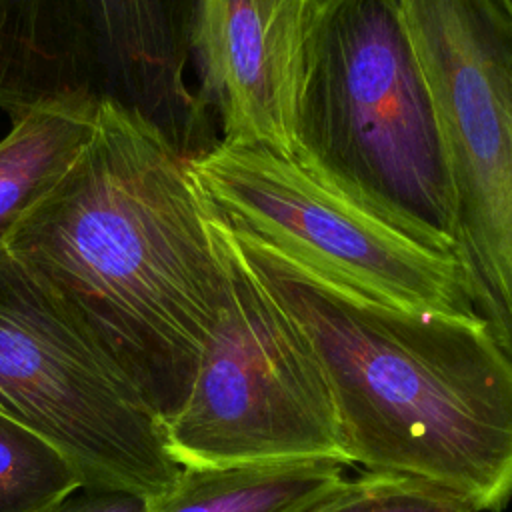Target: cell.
Instances as JSON below:
<instances>
[{"label":"cell","mask_w":512,"mask_h":512,"mask_svg":"<svg viewBox=\"0 0 512 512\" xmlns=\"http://www.w3.org/2000/svg\"><path fill=\"white\" fill-rule=\"evenodd\" d=\"M196 0H0V110L48 100L118 102L194 158L210 112L188 82Z\"/></svg>","instance_id":"cell-5"},{"label":"cell","mask_w":512,"mask_h":512,"mask_svg":"<svg viewBox=\"0 0 512 512\" xmlns=\"http://www.w3.org/2000/svg\"><path fill=\"white\" fill-rule=\"evenodd\" d=\"M314 0H196L192 58L226 144L292 160L304 42Z\"/></svg>","instance_id":"cell-9"},{"label":"cell","mask_w":512,"mask_h":512,"mask_svg":"<svg viewBox=\"0 0 512 512\" xmlns=\"http://www.w3.org/2000/svg\"><path fill=\"white\" fill-rule=\"evenodd\" d=\"M80 488L82 474L64 452L0 412V512H44Z\"/></svg>","instance_id":"cell-12"},{"label":"cell","mask_w":512,"mask_h":512,"mask_svg":"<svg viewBox=\"0 0 512 512\" xmlns=\"http://www.w3.org/2000/svg\"><path fill=\"white\" fill-rule=\"evenodd\" d=\"M300 512H476L454 492L402 474L364 472L344 478Z\"/></svg>","instance_id":"cell-13"},{"label":"cell","mask_w":512,"mask_h":512,"mask_svg":"<svg viewBox=\"0 0 512 512\" xmlns=\"http://www.w3.org/2000/svg\"><path fill=\"white\" fill-rule=\"evenodd\" d=\"M188 174L228 230L324 282L404 310L478 318L454 256L418 244L290 158L218 140L188 158Z\"/></svg>","instance_id":"cell-6"},{"label":"cell","mask_w":512,"mask_h":512,"mask_svg":"<svg viewBox=\"0 0 512 512\" xmlns=\"http://www.w3.org/2000/svg\"><path fill=\"white\" fill-rule=\"evenodd\" d=\"M442 130L456 260L512 360V22L492 0H402Z\"/></svg>","instance_id":"cell-7"},{"label":"cell","mask_w":512,"mask_h":512,"mask_svg":"<svg viewBox=\"0 0 512 512\" xmlns=\"http://www.w3.org/2000/svg\"><path fill=\"white\" fill-rule=\"evenodd\" d=\"M214 222L228 250L232 290L184 404L164 422L172 458L180 466L346 462L316 360Z\"/></svg>","instance_id":"cell-8"},{"label":"cell","mask_w":512,"mask_h":512,"mask_svg":"<svg viewBox=\"0 0 512 512\" xmlns=\"http://www.w3.org/2000/svg\"><path fill=\"white\" fill-rule=\"evenodd\" d=\"M0 412L50 440L84 488L168 492L162 418L58 296L0 246Z\"/></svg>","instance_id":"cell-4"},{"label":"cell","mask_w":512,"mask_h":512,"mask_svg":"<svg viewBox=\"0 0 512 512\" xmlns=\"http://www.w3.org/2000/svg\"><path fill=\"white\" fill-rule=\"evenodd\" d=\"M346 466L336 458L182 466L150 512H300L342 482Z\"/></svg>","instance_id":"cell-10"},{"label":"cell","mask_w":512,"mask_h":512,"mask_svg":"<svg viewBox=\"0 0 512 512\" xmlns=\"http://www.w3.org/2000/svg\"><path fill=\"white\" fill-rule=\"evenodd\" d=\"M96 110L92 100H48L10 120L0 140V246L90 140Z\"/></svg>","instance_id":"cell-11"},{"label":"cell","mask_w":512,"mask_h":512,"mask_svg":"<svg viewBox=\"0 0 512 512\" xmlns=\"http://www.w3.org/2000/svg\"><path fill=\"white\" fill-rule=\"evenodd\" d=\"M170 420L232 290L188 158L134 108L100 102L90 140L2 244Z\"/></svg>","instance_id":"cell-1"},{"label":"cell","mask_w":512,"mask_h":512,"mask_svg":"<svg viewBox=\"0 0 512 512\" xmlns=\"http://www.w3.org/2000/svg\"><path fill=\"white\" fill-rule=\"evenodd\" d=\"M292 160L418 244L456 258L454 190L402 0H314Z\"/></svg>","instance_id":"cell-3"},{"label":"cell","mask_w":512,"mask_h":512,"mask_svg":"<svg viewBox=\"0 0 512 512\" xmlns=\"http://www.w3.org/2000/svg\"><path fill=\"white\" fill-rule=\"evenodd\" d=\"M222 228L316 360L348 464L438 484L476 512L508 504L512 360L478 318L362 298Z\"/></svg>","instance_id":"cell-2"},{"label":"cell","mask_w":512,"mask_h":512,"mask_svg":"<svg viewBox=\"0 0 512 512\" xmlns=\"http://www.w3.org/2000/svg\"><path fill=\"white\" fill-rule=\"evenodd\" d=\"M502 12H504V16L512 22V0H492Z\"/></svg>","instance_id":"cell-15"},{"label":"cell","mask_w":512,"mask_h":512,"mask_svg":"<svg viewBox=\"0 0 512 512\" xmlns=\"http://www.w3.org/2000/svg\"><path fill=\"white\" fill-rule=\"evenodd\" d=\"M152 498L128 490L80 488L44 512H150Z\"/></svg>","instance_id":"cell-14"}]
</instances>
